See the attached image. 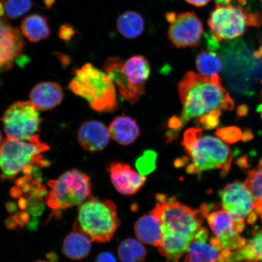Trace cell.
Instances as JSON below:
<instances>
[{"label":"cell","instance_id":"obj_20","mask_svg":"<svg viewBox=\"0 0 262 262\" xmlns=\"http://www.w3.org/2000/svg\"><path fill=\"white\" fill-rule=\"evenodd\" d=\"M138 240L142 243L159 248L162 244V225L159 219L151 211L137 221L134 227Z\"/></svg>","mask_w":262,"mask_h":262},{"label":"cell","instance_id":"obj_14","mask_svg":"<svg viewBox=\"0 0 262 262\" xmlns=\"http://www.w3.org/2000/svg\"><path fill=\"white\" fill-rule=\"evenodd\" d=\"M21 32L7 19L0 17V73L10 70L24 54Z\"/></svg>","mask_w":262,"mask_h":262},{"label":"cell","instance_id":"obj_16","mask_svg":"<svg viewBox=\"0 0 262 262\" xmlns=\"http://www.w3.org/2000/svg\"><path fill=\"white\" fill-rule=\"evenodd\" d=\"M107 171L115 188L124 195L135 194L146 181L145 176L135 171L128 164L113 162L107 168Z\"/></svg>","mask_w":262,"mask_h":262},{"label":"cell","instance_id":"obj_4","mask_svg":"<svg viewBox=\"0 0 262 262\" xmlns=\"http://www.w3.org/2000/svg\"><path fill=\"white\" fill-rule=\"evenodd\" d=\"M50 149L39 134L21 140L8 137L0 146V180H12L22 173L31 176L35 170L50 165L43 154Z\"/></svg>","mask_w":262,"mask_h":262},{"label":"cell","instance_id":"obj_21","mask_svg":"<svg viewBox=\"0 0 262 262\" xmlns=\"http://www.w3.org/2000/svg\"><path fill=\"white\" fill-rule=\"evenodd\" d=\"M108 129L111 138L123 146L130 145L140 136V129L136 121L126 116L115 118Z\"/></svg>","mask_w":262,"mask_h":262},{"label":"cell","instance_id":"obj_46","mask_svg":"<svg viewBox=\"0 0 262 262\" xmlns=\"http://www.w3.org/2000/svg\"><path fill=\"white\" fill-rule=\"evenodd\" d=\"M260 1H261V3H262V0H260Z\"/></svg>","mask_w":262,"mask_h":262},{"label":"cell","instance_id":"obj_31","mask_svg":"<svg viewBox=\"0 0 262 262\" xmlns=\"http://www.w3.org/2000/svg\"><path fill=\"white\" fill-rule=\"evenodd\" d=\"M40 199L36 198L35 196H29L28 200L27 209L29 214L34 215H39L43 211L44 205L41 202Z\"/></svg>","mask_w":262,"mask_h":262},{"label":"cell","instance_id":"obj_35","mask_svg":"<svg viewBox=\"0 0 262 262\" xmlns=\"http://www.w3.org/2000/svg\"><path fill=\"white\" fill-rule=\"evenodd\" d=\"M10 194L13 198L18 199L23 194L22 190L18 186H16L15 187L12 188L10 191Z\"/></svg>","mask_w":262,"mask_h":262},{"label":"cell","instance_id":"obj_13","mask_svg":"<svg viewBox=\"0 0 262 262\" xmlns=\"http://www.w3.org/2000/svg\"><path fill=\"white\" fill-rule=\"evenodd\" d=\"M204 25L194 12L177 14L168 29L170 41L177 48L196 47L204 33Z\"/></svg>","mask_w":262,"mask_h":262},{"label":"cell","instance_id":"obj_43","mask_svg":"<svg viewBox=\"0 0 262 262\" xmlns=\"http://www.w3.org/2000/svg\"><path fill=\"white\" fill-rule=\"evenodd\" d=\"M261 84H262V80L261 81ZM261 101H262V91H261ZM258 111H259V112L260 113V116L262 119V103H261V105L259 107V108H258Z\"/></svg>","mask_w":262,"mask_h":262},{"label":"cell","instance_id":"obj_34","mask_svg":"<svg viewBox=\"0 0 262 262\" xmlns=\"http://www.w3.org/2000/svg\"><path fill=\"white\" fill-rule=\"evenodd\" d=\"M185 1L190 5L199 8L206 6L211 0H185Z\"/></svg>","mask_w":262,"mask_h":262},{"label":"cell","instance_id":"obj_27","mask_svg":"<svg viewBox=\"0 0 262 262\" xmlns=\"http://www.w3.org/2000/svg\"><path fill=\"white\" fill-rule=\"evenodd\" d=\"M245 184L253 194L255 210L262 221V168L249 172Z\"/></svg>","mask_w":262,"mask_h":262},{"label":"cell","instance_id":"obj_38","mask_svg":"<svg viewBox=\"0 0 262 262\" xmlns=\"http://www.w3.org/2000/svg\"><path fill=\"white\" fill-rule=\"evenodd\" d=\"M238 117H243L247 115L248 113V107L247 106L242 105L238 107L237 110Z\"/></svg>","mask_w":262,"mask_h":262},{"label":"cell","instance_id":"obj_5","mask_svg":"<svg viewBox=\"0 0 262 262\" xmlns=\"http://www.w3.org/2000/svg\"><path fill=\"white\" fill-rule=\"evenodd\" d=\"M69 88L97 112L113 113L119 106L113 81L105 72L90 63L74 70Z\"/></svg>","mask_w":262,"mask_h":262},{"label":"cell","instance_id":"obj_32","mask_svg":"<svg viewBox=\"0 0 262 262\" xmlns=\"http://www.w3.org/2000/svg\"><path fill=\"white\" fill-rule=\"evenodd\" d=\"M75 34H76V31L74 26L71 25L63 24L59 28V37L63 41H70L74 37Z\"/></svg>","mask_w":262,"mask_h":262},{"label":"cell","instance_id":"obj_45","mask_svg":"<svg viewBox=\"0 0 262 262\" xmlns=\"http://www.w3.org/2000/svg\"><path fill=\"white\" fill-rule=\"evenodd\" d=\"M35 262H52V261H44V260H39V261H35Z\"/></svg>","mask_w":262,"mask_h":262},{"label":"cell","instance_id":"obj_33","mask_svg":"<svg viewBox=\"0 0 262 262\" xmlns=\"http://www.w3.org/2000/svg\"><path fill=\"white\" fill-rule=\"evenodd\" d=\"M96 262H117L114 255L109 252H104L98 255Z\"/></svg>","mask_w":262,"mask_h":262},{"label":"cell","instance_id":"obj_25","mask_svg":"<svg viewBox=\"0 0 262 262\" xmlns=\"http://www.w3.org/2000/svg\"><path fill=\"white\" fill-rule=\"evenodd\" d=\"M139 240L129 238L120 244L118 255L121 262H144L147 255L146 249Z\"/></svg>","mask_w":262,"mask_h":262},{"label":"cell","instance_id":"obj_42","mask_svg":"<svg viewBox=\"0 0 262 262\" xmlns=\"http://www.w3.org/2000/svg\"><path fill=\"white\" fill-rule=\"evenodd\" d=\"M232 0H217L216 3H219L221 5H227L230 3Z\"/></svg>","mask_w":262,"mask_h":262},{"label":"cell","instance_id":"obj_3","mask_svg":"<svg viewBox=\"0 0 262 262\" xmlns=\"http://www.w3.org/2000/svg\"><path fill=\"white\" fill-rule=\"evenodd\" d=\"M201 127H191L183 134L182 145L186 156L180 165H186L189 174H201L210 170L221 169L225 176L230 169L232 152L222 140L211 136L203 135Z\"/></svg>","mask_w":262,"mask_h":262},{"label":"cell","instance_id":"obj_12","mask_svg":"<svg viewBox=\"0 0 262 262\" xmlns=\"http://www.w3.org/2000/svg\"><path fill=\"white\" fill-rule=\"evenodd\" d=\"M232 251L223 248L215 236L201 227L186 250L183 262H230Z\"/></svg>","mask_w":262,"mask_h":262},{"label":"cell","instance_id":"obj_10","mask_svg":"<svg viewBox=\"0 0 262 262\" xmlns=\"http://www.w3.org/2000/svg\"><path fill=\"white\" fill-rule=\"evenodd\" d=\"M2 121L8 137L21 140H28L38 134L41 123L38 110L31 101L12 104L3 114Z\"/></svg>","mask_w":262,"mask_h":262},{"label":"cell","instance_id":"obj_26","mask_svg":"<svg viewBox=\"0 0 262 262\" xmlns=\"http://www.w3.org/2000/svg\"><path fill=\"white\" fill-rule=\"evenodd\" d=\"M195 65L200 74L212 76L221 71L222 61L215 52L203 51L196 57Z\"/></svg>","mask_w":262,"mask_h":262},{"label":"cell","instance_id":"obj_6","mask_svg":"<svg viewBox=\"0 0 262 262\" xmlns=\"http://www.w3.org/2000/svg\"><path fill=\"white\" fill-rule=\"evenodd\" d=\"M104 70L116 84L121 96L130 103H137L145 94L150 67L142 55H135L127 60L119 57L108 58Z\"/></svg>","mask_w":262,"mask_h":262},{"label":"cell","instance_id":"obj_2","mask_svg":"<svg viewBox=\"0 0 262 262\" xmlns=\"http://www.w3.org/2000/svg\"><path fill=\"white\" fill-rule=\"evenodd\" d=\"M157 204L152 212L162 225V241L160 253L170 262H179L195 234L209 213V206L199 209L188 206L163 194L156 196Z\"/></svg>","mask_w":262,"mask_h":262},{"label":"cell","instance_id":"obj_44","mask_svg":"<svg viewBox=\"0 0 262 262\" xmlns=\"http://www.w3.org/2000/svg\"><path fill=\"white\" fill-rule=\"evenodd\" d=\"M2 143H3V137L2 135V133H0V146H1Z\"/></svg>","mask_w":262,"mask_h":262},{"label":"cell","instance_id":"obj_22","mask_svg":"<svg viewBox=\"0 0 262 262\" xmlns=\"http://www.w3.org/2000/svg\"><path fill=\"white\" fill-rule=\"evenodd\" d=\"M20 31L26 38L34 43L46 40L51 35L49 19L38 14L26 16L21 21Z\"/></svg>","mask_w":262,"mask_h":262},{"label":"cell","instance_id":"obj_8","mask_svg":"<svg viewBox=\"0 0 262 262\" xmlns=\"http://www.w3.org/2000/svg\"><path fill=\"white\" fill-rule=\"evenodd\" d=\"M47 185L46 204L57 217L66 209L83 204L93 190L90 176L78 169L65 172L58 179L49 180Z\"/></svg>","mask_w":262,"mask_h":262},{"label":"cell","instance_id":"obj_23","mask_svg":"<svg viewBox=\"0 0 262 262\" xmlns=\"http://www.w3.org/2000/svg\"><path fill=\"white\" fill-rule=\"evenodd\" d=\"M262 262V229H257L244 247L232 252L230 262Z\"/></svg>","mask_w":262,"mask_h":262},{"label":"cell","instance_id":"obj_9","mask_svg":"<svg viewBox=\"0 0 262 262\" xmlns=\"http://www.w3.org/2000/svg\"><path fill=\"white\" fill-rule=\"evenodd\" d=\"M262 22L257 12H250L243 6L221 5L216 3L208 21L211 36L217 42L244 35L248 26L258 27Z\"/></svg>","mask_w":262,"mask_h":262},{"label":"cell","instance_id":"obj_28","mask_svg":"<svg viewBox=\"0 0 262 262\" xmlns=\"http://www.w3.org/2000/svg\"><path fill=\"white\" fill-rule=\"evenodd\" d=\"M32 0H5L6 15L16 19L25 15L32 7Z\"/></svg>","mask_w":262,"mask_h":262},{"label":"cell","instance_id":"obj_18","mask_svg":"<svg viewBox=\"0 0 262 262\" xmlns=\"http://www.w3.org/2000/svg\"><path fill=\"white\" fill-rule=\"evenodd\" d=\"M29 97L38 111H45L58 106L63 100L64 93L56 82L45 81L35 85Z\"/></svg>","mask_w":262,"mask_h":262},{"label":"cell","instance_id":"obj_41","mask_svg":"<svg viewBox=\"0 0 262 262\" xmlns=\"http://www.w3.org/2000/svg\"><path fill=\"white\" fill-rule=\"evenodd\" d=\"M55 0H44L45 5L47 8H50L54 5Z\"/></svg>","mask_w":262,"mask_h":262},{"label":"cell","instance_id":"obj_30","mask_svg":"<svg viewBox=\"0 0 262 262\" xmlns=\"http://www.w3.org/2000/svg\"><path fill=\"white\" fill-rule=\"evenodd\" d=\"M219 138L228 143H234L242 140L243 133L237 127L230 126L218 129L215 132Z\"/></svg>","mask_w":262,"mask_h":262},{"label":"cell","instance_id":"obj_7","mask_svg":"<svg viewBox=\"0 0 262 262\" xmlns=\"http://www.w3.org/2000/svg\"><path fill=\"white\" fill-rule=\"evenodd\" d=\"M78 227L92 241L105 243L120 225L116 204L110 200L90 198L78 208Z\"/></svg>","mask_w":262,"mask_h":262},{"label":"cell","instance_id":"obj_36","mask_svg":"<svg viewBox=\"0 0 262 262\" xmlns=\"http://www.w3.org/2000/svg\"><path fill=\"white\" fill-rule=\"evenodd\" d=\"M6 208H7V210L10 212V214H15L16 212V206L14 204V203L10 202L9 204L6 205Z\"/></svg>","mask_w":262,"mask_h":262},{"label":"cell","instance_id":"obj_17","mask_svg":"<svg viewBox=\"0 0 262 262\" xmlns=\"http://www.w3.org/2000/svg\"><path fill=\"white\" fill-rule=\"evenodd\" d=\"M110 137L109 129L100 121H88L78 130V143L83 149L91 152H99L105 148Z\"/></svg>","mask_w":262,"mask_h":262},{"label":"cell","instance_id":"obj_19","mask_svg":"<svg viewBox=\"0 0 262 262\" xmlns=\"http://www.w3.org/2000/svg\"><path fill=\"white\" fill-rule=\"evenodd\" d=\"M91 242L90 238L81 230L75 222L73 231L64 238L62 251L66 256L72 260L83 259L91 253Z\"/></svg>","mask_w":262,"mask_h":262},{"label":"cell","instance_id":"obj_37","mask_svg":"<svg viewBox=\"0 0 262 262\" xmlns=\"http://www.w3.org/2000/svg\"><path fill=\"white\" fill-rule=\"evenodd\" d=\"M18 206L19 209H21V210L26 209L28 206V200L25 198L19 199L18 201Z\"/></svg>","mask_w":262,"mask_h":262},{"label":"cell","instance_id":"obj_15","mask_svg":"<svg viewBox=\"0 0 262 262\" xmlns=\"http://www.w3.org/2000/svg\"><path fill=\"white\" fill-rule=\"evenodd\" d=\"M213 233L223 248L229 251L238 250L247 244L235 228L233 218L224 208L209 213L206 217Z\"/></svg>","mask_w":262,"mask_h":262},{"label":"cell","instance_id":"obj_29","mask_svg":"<svg viewBox=\"0 0 262 262\" xmlns=\"http://www.w3.org/2000/svg\"><path fill=\"white\" fill-rule=\"evenodd\" d=\"M156 155L151 150H147L137 160L136 165L141 174L145 176L155 169Z\"/></svg>","mask_w":262,"mask_h":262},{"label":"cell","instance_id":"obj_24","mask_svg":"<svg viewBox=\"0 0 262 262\" xmlns=\"http://www.w3.org/2000/svg\"><path fill=\"white\" fill-rule=\"evenodd\" d=\"M117 30L123 37L133 39L138 37L145 29V21L142 16L135 11L123 13L117 21Z\"/></svg>","mask_w":262,"mask_h":262},{"label":"cell","instance_id":"obj_11","mask_svg":"<svg viewBox=\"0 0 262 262\" xmlns=\"http://www.w3.org/2000/svg\"><path fill=\"white\" fill-rule=\"evenodd\" d=\"M223 208L234 219L235 228L241 233L245 228V221L253 225L257 221L253 194L246 185L234 182L225 186L221 192Z\"/></svg>","mask_w":262,"mask_h":262},{"label":"cell","instance_id":"obj_39","mask_svg":"<svg viewBox=\"0 0 262 262\" xmlns=\"http://www.w3.org/2000/svg\"><path fill=\"white\" fill-rule=\"evenodd\" d=\"M5 14V0H0V17H4Z\"/></svg>","mask_w":262,"mask_h":262},{"label":"cell","instance_id":"obj_1","mask_svg":"<svg viewBox=\"0 0 262 262\" xmlns=\"http://www.w3.org/2000/svg\"><path fill=\"white\" fill-rule=\"evenodd\" d=\"M182 111L169 120L165 133L167 142L178 138L180 131L192 119L196 120L212 113L234 109V100L223 86L218 74L206 76L194 72L186 73L178 84Z\"/></svg>","mask_w":262,"mask_h":262},{"label":"cell","instance_id":"obj_40","mask_svg":"<svg viewBox=\"0 0 262 262\" xmlns=\"http://www.w3.org/2000/svg\"><path fill=\"white\" fill-rule=\"evenodd\" d=\"M253 134H252L250 131H245V133H243V137H242V140L243 141H248L253 139Z\"/></svg>","mask_w":262,"mask_h":262}]
</instances>
